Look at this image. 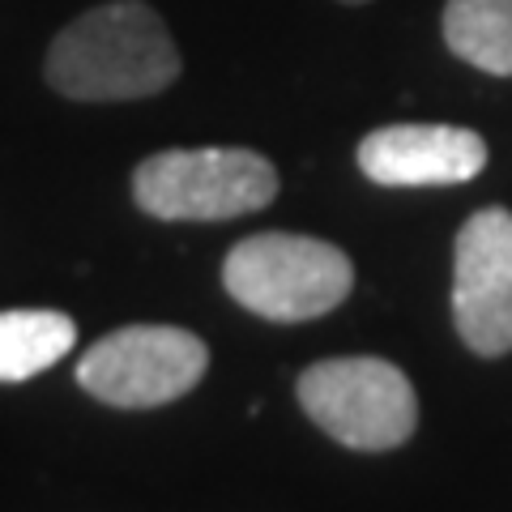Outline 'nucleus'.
I'll list each match as a JSON object with an SVG mask.
<instances>
[{
	"mask_svg": "<svg viewBox=\"0 0 512 512\" xmlns=\"http://www.w3.org/2000/svg\"><path fill=\"white\" fill-rule=\"evenodd\" d=\"M43 73L64 99L124 103L163 94L180 77V52L150 5L111 0L60 30Z\"/></svg>",
	"mask_w": 512,
	"mask_h": 512,
	"instance_id": "f257e3e1",
	"label": "nucleus"
},
{
	"mask_svg": "<svg viewBox=\"0 0 512 512\" xmlns=\"http://www.w3.org/2000/svg\"><path fill=\"white\" fill-rule=\"evenodd\" d=\"M222 286L252 316H265L274 325H303L346 303L355 286V265L325 239L265 231L239 239L227 252Z\"/></svg>",
	"mask_w": 512,
	"mask_h": 512,
	"instance_id": "f03ea898",
	"label": "nucleus"
},
{
	"mask_svg": "<svg viewBox=\"0 0 512 512\" xmlns=\"http://www.w3.org/2000/svg\"><path fill=\"white\" fill-rule=\"evenodd\" d=\"M278 197V171L244 146L158 150L133 171V201L158 222H222Z\"/></svg>",
	"mask_w": 512,
	"mask_h": 512,
	"instance_id": "7ed1b4c3",
	"label": "nucleus"
},
{
	"mask_svg": "<svg viewBox=\"0 0 512 512\" xmlns=\"http://www.w3.org/2000/svg\"><path fill=\"white\" fill-rule=\"evenodd\" d=\"M295 397L303 414L355 453H389L414 436L419 402L402 367L376 355L320 359L299 376Z\"/></svg>",
	"mask_w": 512,
	"mask_h": 512,
	"instance_id": "20e7f679",
	"label": "nucleus"
},
{
	"mask_svg": "<svg viewBox=\"0 0 512 512\" xmlns=\"http://www.w3.org/2000/svg\"><path fill=\"white\" fill-rule=\"evenodd\" d=\"M210 367L197 333L175 325H124L94 342L77 363V384L120 410H150L180 402Z\"/></svg>",
	"mask_w": 512,
	"mask_h": 512,
	"instance_id": "39448f33",
	"label": "nucleus"
},
{
	"mask_svg": "<svg viewBox=\"0 0 512 512\" xmlns=\"http://www.w3.org/2000/svg\"><path fill=\"white\" fill-rule=\"evenodd\" d=\"M453 320L474 355L512 350V214L504 205L470 214L453 244Z\"/></svg>",
	"mask_w": 512,
	"mask_h": 512,
	"instance_id": "423d86ee",
	"label": "nucleus"
},
{
	"mask_svg": "<svg viewBox=\"0 0 512 512\" xmlns=\"http://www.w3.org/2000/svg\"><path fill=\"white\" fill-rule=\"evenodd\" d=\"M487 167V141L457 124H389L359 141V171L380 188H448Z\"/></svg>",
	"mask_w": 512,
	"mask_h": 512,
	"instance_id": "0eeeda50",
	"label": "nucleus"
},
{
	"mask_svg": "<svg viewBox=\"0 0 512 512\" xmlns=\"http://www.w3.org/2000/svg\"><path fill=\"white\" fill-rule=\"evenodd\" d=\"M77 342L73 316L52 308L0 312V384H22L56 367Z\"/></svg>",
	"mask_w": 512,
	"mask_h": 512,
	"instance_id": "6e6552de",
	"label": "nucleus"
},
{
	"mask_svg": "<svg viewBox=\"0 0 512 512\" xmlns=\"http://www.w3.org/2000/svg\"><path fill=\"white\" fill-rule=\"evenodd\" d=\"M444 43L491 77H512V0H448Z\"/></svg>",
	"mask_w": 512,
	"mask_h": 512,
	"instance_id": "1a4fd4ad",
	"label": "nucleus"
},
{
	"mask_svg": "<svg viewBox=\"0 0 512 512\" xmlns=\"http://www.w3.org/2000/svg\"><path fill=\"white\" fill-rule=\"evenodd\" d=\"M342 5H367V0H342Z\"/></svg>",
	"mask_w": 512,
	"mask_h": 512,
	"instance_id": "9d476101",
	"label": "nucleus"
}]
</instances>
